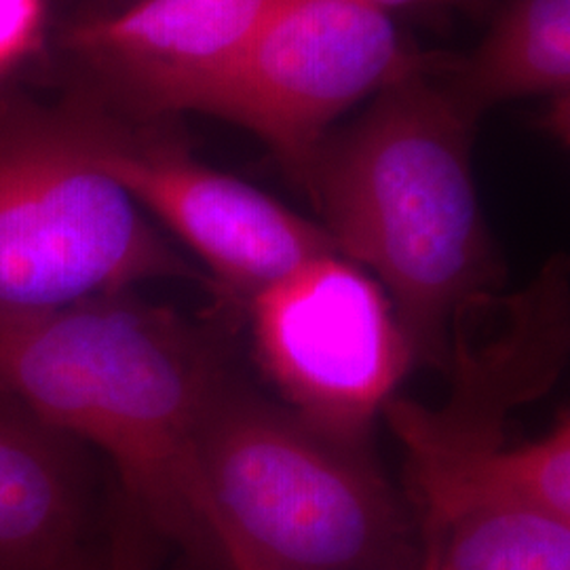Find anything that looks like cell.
<instances>
[{"instance_id": "obj_7", "label": "cell", "mask_w": 570, "mask_h": 570, "mask_svg": "<svg viewBox=\"0 0 570 570\" xmlns=\"http://www.w3.org/2000/svg\"><path fill=\"white\" fill-rule=\"evenodd\" d=\"M94 164L207 268L223 311L245 308L266 285L336 252L326 228L261 188L202 164L169 134L87 119Z\"/></svg>"}, {"instance_id": "obj_4", "label": "cell", "mask_w": 570, "mask_h": 570, "mask_svg": "<svg viewBox=\"0 0 570 570\" xmlns=\"http://www.w3.org/2000/svg\"><path fill=\"white\" fill-rule=\"evenodd\" d=\"M157 279L207 284L94 164L87 119L0 125V313Z\"/></svg>"}, {"instance_id": "obj_2", "label": "cell", "mask_w": 570, "mask_h": 570, "mask_svg": "<svg viewBox=\"0 0 570 570\" xmlns=\"http://www.w3.org/2000/svg\"><path fill=\"white\" fill-rule=\"evenodd\" d=\"M446 68L381 89L298 183L336 252L387 292L414 364L442 372L459 315L505 282L473 178L475 122L442 87Z\"/></svg>"}, {"instance_id": "obj_17", "label": "cell", "mask_w": 570, "mask_h": 570, "mask_svg": "<svg viewBox=\"0 0 570 570\" xmlns=\"http://www.w3.org/2000/svg\"><path fill=\"white\" fill-rule=\"evenodd\" d=\"M370 4L393 13L397 9H414V7H429V4H438L435 0H367Z\"/></svg>"}, {"instance_id": "obj_13", "label": "cell", "mask_w": 570, "mask_h": 570, "mask_svg": "<svg viewBox=\"0 0 570 570\" xmlns=\"http://www.w3.org/2000/svg\"><path fill=\"white\" fill-rule=\"evenodd\" d=\"M42 21V0H0V77L37 49Z\"/></svg>"}, {"instance_id": "obj_10", "label": "cell", "mask_w": 570, "mask_h": 570, "mask_svg": "<svg viewBox=\"0 0 570 570\" xmlns=\"http://www.w3.org/2000/svg\"><path fill=\"white\" fill-rule=\"evenodd\" d=\"M473 53L452 60L450 100L471 122L522 98H570V0H497Z\"/></svg>"}, {"instance_id": "obj_9", "label": "cell", "mask_w": 570, "mask_h": 570, "mask_svg": "<svg viewBox=\"0 0 570 570\" xmlns=\"http://www.w3.org/2000/svg\"><path fill=\"white\" fill-rule=\"evenodd\" d=\"M94 475L81 442L0 391V570L87 548Z\"/></svg>"}, {"instance_id": "obj_3", "label": "cell", "mask_w": 570, "mask_h": 570, "mask_svg": "<svg viewBox=\"0 0 570 570\" xmlns=\"http://www.w3.org/2000/svg\"><path fill=\"white\" fill-rule=\"evenodd\" d=\"M199 469L212 532H230L271 570L423 567L414 510L367 449L308 428L230 370L205 412Z\"/></svg>"}, {"instance_id": "obj_11", "label": "cell", "mask_w": 570, "mask_h": 570, "mask_svg": "<svg viewBox=\"0 0 570 570\" xmlns=\"http://www.w3.org/2000/svg\"><path fill=\"white\" fill-rule=\"evenodd\" d=\"M431 570H570V522L480 503L421 530Z\"/></svg>"}, {"instance_id": "obj_8", "label": "cell", "mask_w": 570, "mask_h": 570, "mask_svg": "<svg viewBox=\"0 0 570 570\" xmlns=\"http://www.w3.org/2000/svg\"><path fill=\"white\" fill-rule=\"evenodd\" d=\"M284 0H134L72 26L63 47L142 117L204 112Z\"/></svg>"}, {"instance_id": "obj_12", "label": "cell", "mask_w": 570, "mask_h": 570, "mask_svg": "<svg viewBox=\"0 0 570 570\" xmlns=\"http://www.w3.org/2000/svg\"><path fill=\"white\" fill-rule=\"evenodd\" d=\"M115 522L108 564L110 570H155L161 539L142 515L122 499L115 501Z\"/></svg>"}, {"instance_id": "obj_1", "label": "cell", "mask_w": 570, "mask_h": 570, "mask_svg": "<svg viewBox=\"0 0 570 570\" xmlns=\"http://www.w3.org/2000/svg\"><path fill=\"white\" fill-rule=\"evenodd\" d=\"M228 370L214 327L134 289L0 313V391L102 450L122 499L199 570H226L209 527L199 431Z\"/></svg>"}, {"instance_id": "obj_6", "label": "cell", "mask_w": 570, "mask_h": 570, "mask_svg": "<svg viewBox=\"0 0 570 570\" xmlns=\"http://www.w3.org/2000/svg\"><path fill=\"white\" fill-rule=\"evenodd\" d=\"M245 311L256 357L285 407L327 438L367 449L414 366L383 285L330 252L266 285Z\"/></svg>"}, {"instance_id": "obj_16", "label": "cell", "mask_w": 570, "mask_h": 570, "mask_svg": "<svg viewBox=\"0 0 570 570\" xmlns=\"http://www.w3.org/2000/svg\"><path fill=\"white\" fill-rule=\"evenodd\" d=\"M438 4H449V7H456L463 9L469 16H487L490 7L494 4V0H435Z\"/></svg>"}, {"instance_id": "obj_15", "label": "cell", "mask_w": 570, "mask_h": 570, "mask_svg": "<svg viewBox=\"0 0 570 570\" xmlns=\"http://www.w3.org/2000/svg\"><path fill=\"white\" fill-rule=\"evenodd\" d=\"M35 570H110V564H108V558L106 560L96 558L94 551L89 550V546H87V548H82L77 553L63 558V560L51 564V567Z\"/></svg>"}, {"instance_id": "obj_5", "label": "cell", "mask_w": 570, "mask_h": 570, "mask_svg": "<svg viewBox=\"0 0 570 570\" xmlns=\"http://www.w3.org/2000/svg\"><path fill=\"white\" fill-rule=\"evenodd\" d=\"M450 61L412 49L391 13L367 0H284L204 115L254 134L301 183L345 112L391 82Z\"/></svg>"}, {"instance_id": "obj_14", "label": "cell", "mask_w": 570, "mask_h": 570, "mask_svg": "<svg viewBox=\"0 0 570 570\" xmlns=\"http://www.w3.org/2000/svg\"><path fill=\"white\" fill-rule=\"evenodd\" d=\"M214 534H216L218 548H220V553H223L226 570H271L252 551L247 550L237 537H233L230 532L216 529ZM421 570H431L428 562H425V558H423Z\"/></svg>"}]
</instances>
